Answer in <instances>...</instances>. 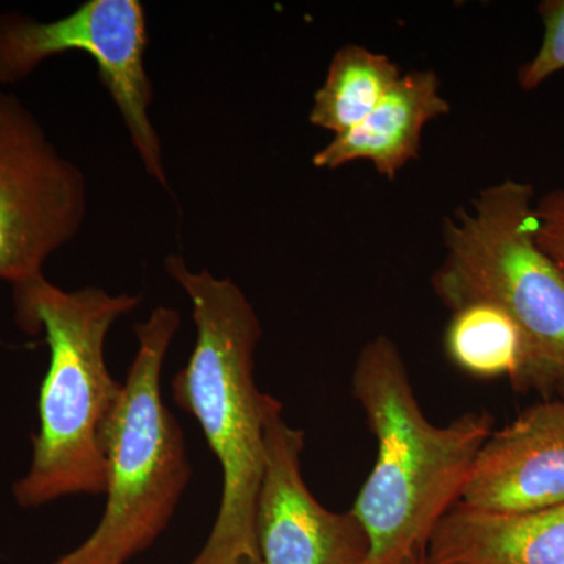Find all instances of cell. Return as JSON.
I'll use <instances>...</instances> for the list:
<instances>
[{
	"instance_id": "2",
	"label": "cell",
	"mask_w": 564,
	"mask_h": 564,
	"mask_svg": "<svg viewBox=\"0 0 564 564\" xmlns=\"http://www.w3.org/2000/svg\"><path fill=\"white\" fill-rule=\"evenodd\" d=\"M352 397L377 441V459L351 513L366 530L369 564L423 555L464 486L488 437L491 415L473 411L447 425L422 413L399 347L388 336L364 345L351 377Z\"/></svg>"
},
{
	"instance_id": "10",
	"label": "cell",
	"mask_w": 564,
	"mask_h": 564,
	"mask_svg": "<svg viewBox=\"0 0 564 564\" xmlns=\"http://www.w3.org/2000/svg\"><path fill=\"white\" fill-rule=\"evenodd\" d=\"M451 110L434 70H410L402 74L366 120L315 152L313 165L337 170L367 161L378 174L393 181L408 163L419 158L425 126Z\"/></svg>"
},
{
	"instance_id": "1",
	"label": "cell",
	"mask_w": 564,
	"mask_h": 564,
	"mask_svg": "<svg viewBox=\"0 0 564 564\" xmlns=\"http://www.w3.org/2000/svg\"><path fill=\"white\" fill-rule=\"evenodd\" d=\"M165 270L191 300L196 326L191 359L172 381L173 399L198 421L223 475L217 519L192 564H261L256 505L265 467L267 414L274 400L254 380L261 321L229 278L193 272L180 254L166 256Z\"/></svg>"
},
{
	"instance_id": "8",
	"label": "cell",
	"mask_w": 564,
	"mask_h": 564,
	"mask_svg": "<svg viewBox=\"0 0 564 564\" xmlns=\"http://www.w3.org/2000/svg\"><path fill=\"white\" fill-rule=\"evenodd\" d=\"M304 433L273 400L265 423V467L256 505L261 564H369L366 530L350 511L323 507L302 470Z\"/></svg>"
},
{
	"instance_id": "11",
	"label": "cell",
	"mask_w": 564,
	"mask_h": 564,
	"mask_svg": "<svg viewBox=\"0 0 564 564\" xmlns=\"http://www.w3.org/2000/svg\"><path fill=\"white\" fill-rule=\"evenodd\" d=\"M423 563L564 564V503L518 514L455 505L430 538Z\"/></svg>"
},
{
	"instance_id": "7",
	"label": "cell",
	"mask_w": 564,
	"mask_h": 564,
	"mask_svg": "<svg viewBox=\"0 0 564 564\" xmlns=\"http://www.w3.org/2000/svg\"><path fill=\"white\" fill-rule=\"evenodd\" d=\"M87 210L79 166L20 98L0 90V280L13 288L44 274V263L76 239Z\"/></svg>"
},
{
	"instance_id": "12",
	"label": "cell",
	"mask_w": 564,
	"mask_h": 564,
	"mask_svg": "<svg viewBox=\"0 0 564 564\" xmlns=\"http://www.w3.org/2000/svg\"><path fill=\"white\" fill-rule=\"evenodd\" d=\"M402 74L388 55L345 44L334 54L325 82L315 91L311 124L343 135L377 109Z\"/></svg>"
},
{
	"instance_id": "3",
	"label": "cell",
	"mask_w": 564,
	"mask_h": 564,
	"mask_svg": "<svg viewBox=\"0 0 564 564\" xmlns=\"http://www.w3.org/2000/svg\"><path fill=\"white\" fill-rule=\"evenodd\" d=\"M131 293L101 288L68 292L44 278L13 285L14 321L28 334L44 333L50 369L40 388L39 432L28 474L13 486L24 510L68 496L107 492L102 430L124 383L111 377L106 339L122 315L139 307Z\"/></svg>"
},
{
	"instance_id": "6",
	"label": "cell",
	"mask_w": 564,
	"mask_h": 564,
	"mask_svg": "<svg viewBox=\"0 0 564 564\" xmlns=\"http://www.w3.org/2000/svg\"><path fill=\"white\" fill-rule=\"evenodd\" d=\"M147 13L140 0H87L68 17L39 21L0 14V84H18L55 55H90L120 111L144 170L169 188L162 141L150 117L154 90L147 68Z\"/></svg>"
},
{
	"instance_id": "9",
	"label": "cell",
	"mask_w": 564,
	"mask_h": 564,
	"mask_svg": "<svg viewBox=\"0 0 564 564\" xmlns=\"http://www.w3.org/2000/svg\"><path fill=\"white\" fill-rule=\"evenodd\" d=\"M464 507L518 514L564 503V399L533 404L488 437L464 486Z\"/></svg>"
},
{
	"instance_id": "17",
	"label": "cell",
	"mask_w": 564,
	"mask_h": 564,
	"mask_svg": "<svg viewBox=\"0 0 564 564\" xmlns=\"http://www.w3.org/2000/svg\"><path fill=\"white\" fill-rule=\"evenodd\" d=\"M560 397H563V399H564V392H563V393H562V395H560Z\"/></svg>"
},
{
	"instance_id": "14",
	"label": "cell",
	"mask_w": 564,
	"mask_h": 564,
	"mask_svg": "<svg viewBox=\"0 0 564 564\" xmlns=\"http://www.w3.org/2000/svg\"><path fill=\"white\" fill-rule=\"evenodd\" d=\"M538 14L544 25L543 41L532 61L518 73L522 90L532 91L564 69V0H543Z\"/></svg>"
},
{
	"instance_id": "4",
	"label": "cell",
	"mask_w": 564,
	"mask_h": 564,
	"mask_svg": "<svg viewBox=\"0 0 564 564\" xmlns=\"http://www.w3.org/2000/svg\"><path fill=\"white\" fill-rule=\"evenodd\" d=\"M529 182L489 185L444 218L445 256L432 288L447 310L488 303L511 318L524 344L516 389L564 392V274L536 239Z\"/></svg>"
},
{
	"instance_id": "13",
	"label": "cell",
	"mask_w": 564,
	"mask_h": 564,
	"mask_svg": "<svg viewBox=\"0 0 564 564\" xmlns=\"http://www.w3.org/2000/svg\"><path fill=\"white\" fill-rule=\"evenodd\" d=\"M444 347L456 369L480 380L507 377L514 386L524 369L521 333L492 304L470 303L452 311Z\"/></svg>"
},
{
	"instance_id": "16",
	"label": "cell",
	"mask_w": 564,
	"mask_h": 564,
	"mask_svg": "<svg viewBox=\"0 0 564 564\" xmlns=\"http://www.w3.org/2000/svg\"><path fill=\"white\" fill-rule=\"evenodd\" d=\"M399 564H425L423 563V555H411L402 560Z\"/></svg>"
},
{
	"instance_id": "5",
	"label": "cell",
	"mask_w": 564,
	"mask_h": 564,
	"mask_svg": "<svg viewBox=\"0 0 564 564\" xmlns=\"http://www.w3.org/2000/svg\"><path fill=\"white\" fill-rule=\"evenodd\" d=\"M181 325L159 306L135 326L139 351L102 430L106 510L79 547L52 564H128L169 527L192 478L180 423L162 399V369Z\"/></svg>"
},
{
	"instance_id": "15",
	"label": "cell",
	"mask_w": 564,
	"mask_h": 564,
	"mask_svg": "<svg viewBox=\"0 0 564 564\" xmlns=\"http://www.w3.org/2000/svg\"><path fill=\"white\" fill-rule=\"evenodd\" d=\"M536 239L564 274V191L549 192L534 204Z\"/></svg>"
}]
</instances>
